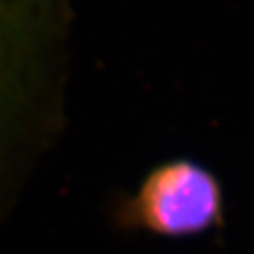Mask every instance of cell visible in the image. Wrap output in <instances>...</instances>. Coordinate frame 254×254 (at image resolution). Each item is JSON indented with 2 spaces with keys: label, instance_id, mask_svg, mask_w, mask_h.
Masks as SVG:
<instances>
[{
  "label": "cell",
  "instance_id": "obj_1",
  "mask_svg": "<svg viewBox=\"0 0 254 254\" xmlns=\"http://www.w3.org/2000/svg\"><path fill=\"white\" fill-rule=\"evenodd\" d=\"M119 218L153 236H201L224 218L222 185L203 164L172 158L147 173Z\"/></svg>",
  "mask_w": 254,
  "mask_h": 254
}]
</instances>
